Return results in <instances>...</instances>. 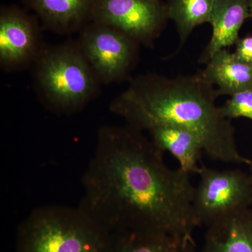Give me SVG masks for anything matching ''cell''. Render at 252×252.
Instances as JSON below:
<instances>
[{
  "mask_svg": "<svg viewBox=\"0 0 252 252\" xmlns=\"http://www.w3.org/2000/svg\"><path fill=\"white\" fill-rule=\"evenodd\" d=\"M79 206L111 233L124 230L192 235L190 175L171 168L145 132L103 126L81 178Z\"/></svg>",
  "mask_w": 252,
  "mask_h": 252,
  "instance_id": "obj_1",
  "label": "cell"
},
{
  "mask_svg": "<svg viewBox=\"0 0 252 252\" xmlns=\"http://www.w3.org/2000/svg\"><path fill=\"white\" fill-rule=\"evenodd\" d=\"M218 97L215 86L200 73L170 78L150 72L131 79L109 109L145 132L160 125L184 127L198 137L212 159L248 165L250 160L239 151L231 120L217 106Z\"/></svg>",
  "mask_w": 252,
  "mask_h": 252,
  "instance_id": "obj_2",
  "label": "cell"
},
{
  "mask_svg": "<svg viewBox=\"0 0 252 252\" xmlns=\"http://www.w3.org/2000/svg\"><path fill=\"white\" fill-rule=\"evenodd\" d=\"M112 233L79 206L34 209L18 225L16 252H105Z\"/></svg>",
  "mask_w": 252,
  "mask_h": 252,
  "instance_id": "obj_3",
  "label": "cell"
},
{
  "mask_svg": "<svg viewBox=\"0 0 252 252\" xmlns=\"http://www.w3.org/2000/svg\"><path fill=\"white\" fill-rule=\"evenodd\" d=\"M34 65L38 92L54 112L75 114L98 94L102 84L77 42L45 48Z\"/></svg>",
  "mask_w": 252,
  "mask_h": 252,
  "instance_id": "obj_4",
  "label": "cell"
},
{
  "mask_svg": "<svg viewBox=\"0 0 252 252\" xmlns=\"http://www.w3.org/2000/svg\"><path fill=\"white\" fill-rule=\"evenodd\" d=\"M194 186L193 208L199 227L250 208L252 183L250 175L239 169L219 170L202 165Z\"/></svg>",
  "mask_w": 252,
  "mask_h": 252,
  "instance_id": "obj_5",
  "label": "cell"
},
{
  "mask_svg": "<svg viewBox=\"0 0 252 252\" xmlns=\"http://www.w3.org/2000/svg\"><path fill=\"white\" fill-rule=\"evenodd\" d=\"M79 49L102 84L130 77L138 61L140 44L122 32L91 21L79 31Z\"/></svg>",
  "mask_w": 252,
  "mask_h": 252,
  "instance_id": "obj_6",
  "label": "cell"
},
{
  "mask_svg": "<svg viewBox=\"0 0 252 252\" xmlns=\"http://www.w3.org/2000/svg\"><path fill=\"white\" fill-rule=\"evenodd\" d=\"M168 20L162 0H95L91 17L147 48L153 47Z\"/></svg>",
  "mask_w": 252,
  "mask_h": 252,
  "instance_id": "obj_7",
  "label": "cell"
},
{
  "mask_svg": "<svg viewBox=\"0 0 252 252\" xmlns=\"http://www.w3.org/2000/svg\"><path fill=\"white\" fill-rule=\"evenodd\" d=\"M39 20L15 5L0 9V65L17 71L34 64L42 51Z\"/></svg>",
  "mask_w": 252,
  "mask_h": 252,
  "instance_id": "obj_8",
  "label": "cell"
},
{
  "mask_svg": "<svg viewBox=\"0 0 252 252\" xmlns=\"http://www.w3.org/2000/svg\"><path fill=\"white\" fill-rule=\"evenodd\" d=\"M46 29L60 34L79 32L91 21L95 0H23Z\"/></svg>",
  "mask_w": 252,
  "mask_h": 252,
  "instance_id": "obj_9",
  "label": "cell"
},
{
  "mask_svg": "<svg viewBox=\"0 0 252 252\" xmlns=\"http://www.w3.org/2000/svg\"><path fill=\"white\" fill-rule=\"evenodd\" d=\"M252 0H216L210 24L212 34L198 62L207 64L219 51L235 45L239 32L247 19L250 18Z\"/></svg>",
  "mask_w": 252,
  "mask_h": 252,
  "instance_id": "obj_10",
  "label": "cell"
},
{
  "mask_svg": "<svg viewBox=\"0 0 252 252\" xmlns=\"http://www.w3.org/2000/svg\"><path fill=\"white\" fill-rule=\"evenodd\" d=\"M201 252H252V210L232 214L207 227Z\"/></svg>",
  "mask_w": 252,
  "mask_h": 252,
  "instance_id": "obj_11",
  "label": "cell"
},
{
  "mask_svg": "<svg viewBox=\"0 0 252 252\" xmlns=\"http://www.w3.org/2000/svg\"><path fill=\"white\" fill-rule=\"evenodd\" d=\"M146 132L162 153L167 152L175 158L183 171L190 175H198L204 150L201 142L191 131L179 126L160 125Z\"/></svg>",
  "mask_w": 252,
  "mask_h": 252,
  "instance_id": "obj_12",
  "label": "cell"
},
{
  "mask_svg": "<svg viewBox=\"0 0 252 252\" xmlns=\"http://www.w3.org/2000/svg\"><path fill=\"white\" fill-rule=\"evenodd\" d=\"M105 252H198L191 235L124 230L112 233Z\"/></svg>",
  "mask_w": 252,
  "mask_h": 252,
  "instance_id": "obj_13",
  "label": "cell"
},
{
  "mask_svg": "<svg viewBox=\"0 0 252 252\" xmlns=\"http://www.w3.org/2000/svg\"><path fill=\"white\" fill-rule=\"evenodd\" d=\"M199 73L209 84L217 86L219 97L252 88V66L238 61L227 49L217 52Z\"/></svg>",
  "mask_w": 252,
  "mask_h": 252,
  "instance_id": "obj_14",
  "label": "cell"
},
{
  "mask_svg": "<svg viewBox=\"0 0 252 252\" xmlns=\"http://www.w3.org/2000/svg\"><path fill=\"white\" fill-rule=\"evenodd\" d=\"M216 0H167L169 19L175 23L180 45L179 50L195 28L210 23Z\"/></svg>",
  "mask_w": 252,
  "mask_h": 252,
  "instance_id": "obj_15",
  "label": "cell"
},
{
  "mask_svg": "<svg viewBox=\"0 0 252 252\" xmlns=\"http://www.w3.org/2000/svg\"><path fill=\"white\" fill-rule=\"evenodd\" d=\"M230 97L224 104L220 107V114L229 120L246 118L252 121V88Z\"/></svg>",
  "mask_w": 252,
  "mask_h": 252,
  "instance_id": "obj_16",
  "label": "cell"
},
{
  "mask_svg": "<svg viewBox=\"0 0 252 252\" xmlns=\"http://www.w3.org/2000/svg\"><path fill=\"white\" fill-rule=\"evenodd\" d=\"M235 45V51L233 54L235 59L252 66V33L239 38Z\"/></svg>",
  "mask_w": 252,
  "mask_h": 252,
  "instance_id": "obj_17",
  "label": "cell"
},
{
  "mask_svg": "<svg viewBox=\"0 0 252 252\" xmlns=\"http://www.w3.org/2000/svg\"><path fill=\"white\" fill-rule=\"evenodd\" d=\"M249 166V175H250V179H251L252 183V159L250 160V164L248 165Z\"/></svg>",
  "mask_w": 252,
  "mask_h": 252,
  "instance_id": "obj_18",
  "label": "cell"
},
{
  "mask_svg": "<svg viewBox=\"0 0 252 252\" xmlns=\"http://www.w3.org/2000/svg\"><path fill=\"white\" fill-rule=\"evenodd\" d=\"M250 18H252V0L251 1V3H250Z\"/></svg>",
  "mask_w": 252,
  "mask_h": 252,
  "instance_id": "obj_19",
  "label": "cell"
}]
</instances>
